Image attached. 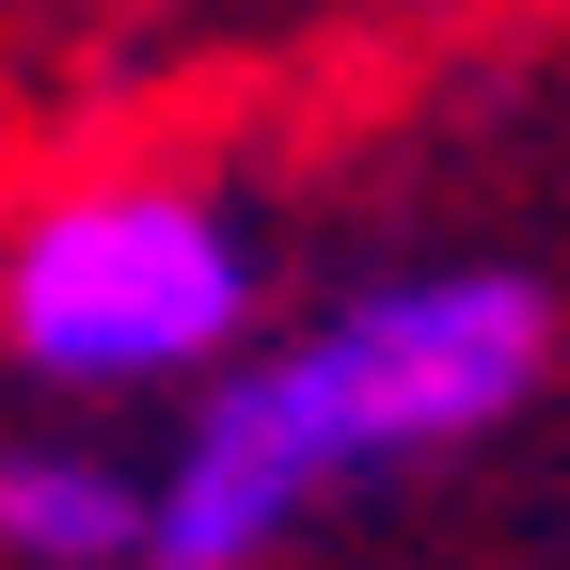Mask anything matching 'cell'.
Listing matches in <instances>:
<instances>
[{"instance_id": "3957f363", "label": "cell", "mask_w": 570, "mask_h": 570, "mask_svg": "<svg viewBox=\"0 0 570 570\" xmlns=\"http://www.w3.org/2000/svg\"><path fill=\"white\" fill-rule=\"evenodd\" d=\"M0 570H142V460L80 428L0 444Z\"/></svg>"}, {"instance_id": "7a4b0ae2", "label": "cell", "mask_w": 570, "mask_h": 570, "mask_svg": "<svg viewBox=\"0 0 570 570\" xmlns=\"http://www.w3.org/2000/svg\"><path fill=\"white\" fill-rule=\"evenodd\" d=\"M269 317V238L206 175H80L0 238V348L48 396H190Z\"/></svg>"}, {"instance_id": "6da1fadb", "label": "cell", "mask_w": 570, "mask_h": 570, "mask_svg": "<svg viewBox=\"0 0 570 570\" xmlns=\"http://www.w3.org/2000/svg\"><path fill=\"white\" fill-rule=\"evenodd\" d=\"M539 381H554V285L539 269L475 254V269L348 285L285 348H238L223 381H190L175 460L142 475V570H269L333 491L491 444Z\"/></svg>"}]
</instances>
